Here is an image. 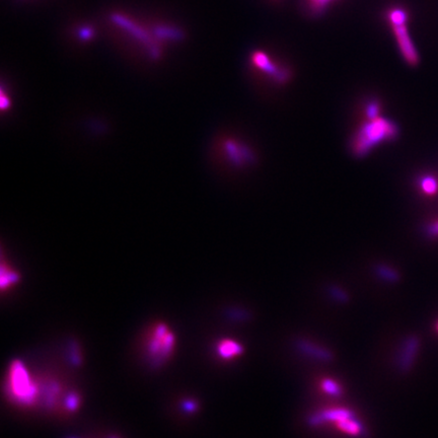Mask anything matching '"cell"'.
I'll return each mask as SVG.
<instances>
[{
    "label": "cell",
    "instance_id": "obj_5",
    "mask_svg": "<svg viewBox=\"0 0 438 438\" xmlns=\"http://www.w3.org/2000/svg\"><path fill=\"white\" fill-rule=\"evenodd\" d=\"M293 345L298 353L313 360L325 363L332 362L334 360V354L328 348L317 345L310 340L299 338L294 341Z\"/></svg>",
    "mask_w": 438,
    "mask_h": 438
},
{
    "label": "cell",
    "instance_id": "obj_12",
    "mask_svg": "<svg viewBox=\"0 0 438 438\" xmlns=\"http://www.w3.org/2000/svg\"><path fill=\"white\" fill-rule=\"evenodd\" d=\"M154 35L158 39H165V40H172V41H180L184 38V34L182 31L174 28H168V27L155 28Z\"/></svg>",
    "mask_w": 438,
    "mask_h": 438
},
{
    "label": "cell",
    "instance_id": "obj_18",
    "mask_svg": "<svg viewBox=\"0 0 438 438\" xmlns=\"http://www.w3.org/2000/svg\"><path fill=\"white\" fill-rule=\"evenodd\" d=\"M80 397H79V395L78 393H76V392H71V393H69L67 397H66V399H65V409L68 411V412H74V411H76L78 408H79V406H80Z\"/></svg>",
    "mask_w": 438,
    "mask_h": 438
},
{
    "label": "cell",
    "instance_id": "obj_1",
    "mask_svg": "<svg viewBox=\"0 0 438 438\" xmlns=\"http://www.w3.org/2000/svg\"><path fill=\"white\" fill-rule=\"evenodd\" d=\"M398 136V127L391 121L383 118L369 119L354 134L351 149L358 155H365L374 146Z\"/></svg>",
    "mask_w": 438,
    "mask_h": 438
},
{
    "label": "cell",
    "instance_id": "obj_8",
    "mask_svg": "<svg viewBox=\"0 0 438 438\" xmlns=\"http://www.w3.org/2000/svg\"><path fill=\"white\" fill-rule=\"evenodd\" d=\"M252 63L259 70L264 71L267 74L268 73L272 74L275 77V79L280 81V82H284L288 77V73L285 70L280 71L277 68L275 69V66L272 63V61L270 60V58L266 54H264L263 52L254 53V55L252 57Z\"/></svg>",
    "mask_w": 438,
    "mask_h": 438
},
{
    "label": "cell",
    "instance_id": "obj_17",
    "mask_svg": "<svg viewBox=\"0 0 438 438\" xmlns=\"http://www.w3.org/2000/svg\"><path fill=\"white\" fill-rule=\"evenodd\" d=\"M323 389L333 397H340L342 395V388L338 382L333 379H324L322 381Z\"/></svg>",
    "mask_w": 438,
    "mask_h": 438
},
{
    "label": "cell",
    "instance_id": "obj_6",
    "mask_svg": "<svg viewBox=\"0 0 438 438\" xmlns=\"http://www.w3.org/2000/svg\"><path fill=\"white\" fill-rule=\"evenodd\" d=\"M353 416H355V414L350 409H346V408L327 409L310 415L306 418L305 422L310 427H318L327 422H335L338 424L339 422L351 418Z\"/></svg>",
    "mask_w": 438,
    "mask_h": 438
},
{
    "label": "cell",
    "instance_id": "obj_15",
    "mask_svg": "<svg viewBox=\"0 0 438 438\" xmlns=\"http://www.w3.org/2000/svg\"><path fill=\"white\" fill-rule=\"evenodd\" d=\"M376 275L381 278L382 280L389 282V283H396L399 280V274L391 268L383 265H379L375 269Z\"/></svg>",
    "mask_w": 438,
    "mask_h": 438
},
{
    "label": "cell",
    "instance_id": "obj_4",
    "mask_svg": "<svg viewBox=\"0 0 438 438\" xmlns=\"http://www.w3.org/2000/svg\"><path fill=\"white\" fill-rule=\"evenodd\" d=\"M407 13L403 9H392L388 13V20L397 37L398 45L408 64L414 66L419 62V56L407 31Z\"/></svg>",
    "mask_w": 438,
    "mask_h": 438
},
{
    "label": "cell",
    "instance_id": "obj_19",
    "mask_svg": "<svg viewBox=\"0 0 438 438\" xmlns=\"http://www.w3.org/2000/svg\"><path fill=\"white\" fill-rule=\"evenodd\" d=\"M333 0H309L310 9L314 12L323 11L327 6H329Z\"/></svg>",
    "mask_w": 438,
    "mask_h": 438
},
{
    "label": "cell",
    "instance_id": "obj_21",
    "mask_svg": "<svg viewBox=\"0 0 438 438\" xmlns=\"http://www.w3.org/2000/svg\"><path fill=\"white\" fill-rule=\"evenodd\" d=\"M426 234H427V236L432 237V238L438 237V222H435V223L429 225L426 228Z\"/></svg>",
    "mask_w": 438,
    "mask_h": 438
},
{
    "label": "cell",
    "instance_id": "obj_10",
    "mask_svg": "<svg viewBox=\"0 0 438 438\" xmlns=\"http://www.w3.org/2000/svg\"><path fill=\"white\" fill-rule=\"evenodd\" d=\"M244 352V347L237 341L234 340H223L216 346L217 355L223 359H233L237 356L242 355Z\"/></svg>",
    "mask_w": 438,
    "mask_h": 438
},
{
    "label": "cell",
    "instance_id": "obj_3",
    "mask_svg": "<svg viewBox=\"0 0 438 438\" xmlns=\"http://www.w3.org/2000/svg\"><path fill=\"white\" fill-rule=\"evenodd\" d=\"M176 337L169 327L163 323L155 324L146 338V353L154 364H161L172 354Z\"/></svg>",
    "mask_w": 438,
    "mask_h": 438
},
{
    "label": "cell",
    "instance_id": "obj_13",
    "mask_svg": "<svg viewBox=\"0 0 438 438\" xmlns=\"http://www.w3.org/2000/svg\"><path fill=\"white\" fill-rule=\"evenodd\" d=\"M419 186L423 193L427 195H435L438 191V182L432 176H423L419 180Z\"/></svg>",
    "mask_w": 438,
    "mask_h": 438
},
{
    "label": "cell",
    "instance_id": "obj_20",
    "mask_svg": "<svg viewBox=\"0 0 438 438\" xmlns=\"http://www.w3.org/2000/svg\"><path fill=\"white\" fill-rule=\"evenodd\" d=\"M78 36L81 40L87 41L94 36V31L91 28H82L78 31Z\"/></svg>",
    "mask_w": 438,
    "mask_h": 438
},
{
    "label": "cell",
    "instance_id": "obj_14",
    "mask_svg": "<svg viewBox=\"0 0 438 438\" xmlns=\"http://www.w3.org/2000/svg\"><path fill=\"white\" fill-rule=\"evenodd\" d=\"M227 316L234 322L246 323L252 319V314L243 308H233L228 311Z\"/></svg>",
    "mask_w": 438,
    "mask_h": 438
},
{
    "label": "cell",
    "instance_id": "obj_11",
    "mask_svg": "<svg viewBox=\"0 0 438 438\" xmlns=\"http://www.w3.org/2000/svg\"><path fill=\"white\" fill-rule=\"evenodd\" d=\"M337 425L342 431H344L350 435L359 436L362 438H365L367 436L366 428L361 423V421L356 418V416L345 419V420L339 422Z\"/></svg>",
    "mask_w": 438,
    "mask_h": 438
},
{
    "label": "cell",
    "instance_id": "obj_9",
    "mask_svg": "<svg viewBox=\"0 0 438 438\" xmlns=\"http://www.w3.org/2000/svg\"><path fill=\"white\" fill-rule=\"evenodd\" d=\"M111 20L113 21V23H115L118 27L122 28L123 30L127 31L129 34H131L135 39L139 40L140 42L150 45L151 44V39L149 37V35L140 27L136 26L134 23H132L131 21H129L127 18L121 16V15H113L111 17Z\"/></svg>",
    "mask_w": 438,
    "mask_h": 438
},
{
    "label": "cell",
    "instance_id": "obj_16",
    "mask_svg": "<svg viewBox=\"0 0 438 438\" xmlns=\"http://www.w3.org/2000/svg\"><path fill=\"white\" fill-rule=\"evenodd\" d=\"M328 293L331 296L332 299H334L336 302L341 303V304H346L348 303L350 300V297L348 295V293L343 290L341 287H338L336 285H332L328 288Z\"/></svg>",
    "mask_w": 438,
    "mask_h": 438
},
{
    "label": "cell",
    "instance_id": "obj_7",
    "mask_svg": "<svg viewBox=\"0 0 438 438\" xmlns=\"http://www.w3.org/2000/svg\"><path fill=\"white\" fill-rule=\"evenodd\" d=\"M418 346L419 341L416 337H409L405 341L397 362L398 367L402 372H407L411 368L414 362L416 352L418 350Z\"/></svg>",
    "mask_w": 438,
    "mask_h": 438
},
{
    "label": "cell",
    "instance_id": "obj_2",
    "mask_svg": "<svg viewBox=\"0 0 438 438\" xmlns=\"http://www.w3.org/2000/svg\"><path fill=\"white\" fill-rule=\"evenodd\" d=\"M8 388L10 395L17 403L30 406L37 399L39 388L30 375L26 366L19 360L14 361L10 367Z\"/></svg>",
    "mask_w": 438,
    "mask_h": 438
}]
</instances>
